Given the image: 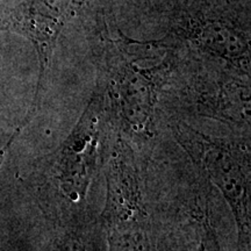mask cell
<instances>
[{"label": "cell", "instance_id": "6da1fadb", "mask_svg": "<svg viewBox=\"0 0 251 251\" xmlns=\"http://www.w3.org/2000/svg\"><path fill=\"white\" fill-rule=\"evenodd\" d=\"M171 131L193 164L219 188L236 224L240 246L244 251H249L251 233L249 142L236 137L207 135L183 121L171 124Z\"/></svg>", "mask_w": 251, "mask_h": 251}, {"label": "cell", "instance_id": "7a4b0ae2", "mask_svg": "<svg viewBox=\"0 0 251 251\" xmlns=\"http://www.w3.org/2000/svg\"><path fill=\"white\" fill-rule=\"evenodd\" d=\"M102 100L94 97L70 134L50 156L45 184L51 187L55 203L65 213H79L96 175L102 135Z\"/></svg>", "mask_w": 251, "mask_h": 251}]
</instances>
